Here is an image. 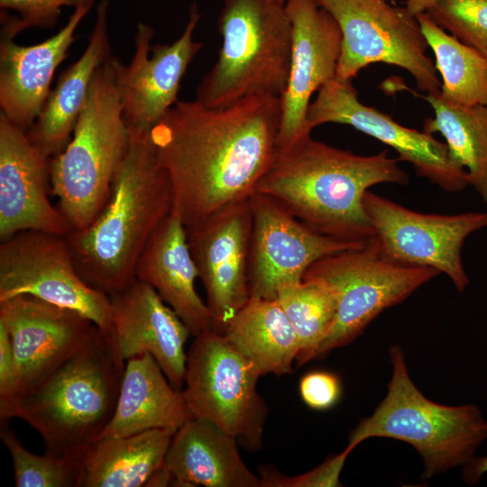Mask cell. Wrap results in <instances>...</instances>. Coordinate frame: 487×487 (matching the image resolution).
<instances>
[{
    "mask_svg": "<svg viewBox=\"0 0 487 487\" xmlns=\"http://www.w3.org/2000/svg\"><path fill=\"white\" fill-rule=\"evenodd\" d=\"M280 119V96L254 95L216 108L179 101L152 127L186 227L249 199L276 158Z\"/></svg>",
    "mask_w": 487,
    "mask_h": 487,
    "instance_id": "obj_1",
    "label": "cell"
},
{
    "mask_svg": "<svg viewBox=\"0 0 487 487\" xmlns=\"http://www.w3.org/2000/svg\"><path fill=\"white\" fill-rule=\"evenodd\" d=\"M384 150L358 155L305 136L278 151L255 191L279 201L324 235L354 243L374 236L363 195L381 183L407 185L408 174Z\"/></svg>",
    "mask_w": 487,
    "mask_h": 487,
    "instance_id": "obj_2",
    "label": "cell"
},
{
    "mask_svg": "<svg viewBox=\"0 0 487 487\" xmlns=\"http://www.w3.org/2000/svg\"><path fill=\"white\" fill-rule=\"evenodd\" d=\"M129 131V147L107 201L89 225L67 235L82 279L108 296L135 280L143 249L172 210L170 180L151 131Z\"/></svg>",
    "mask_w": 487,
    "mask_h": 487,
    "instance_id": "obj_3",
    "label": "cell"
},
{
    "mask_svg": "<svg viewBox=\"0 0 487 487\" xmlns=\"http://www.w3.org/2000/svg\"><path fill=\"white\" fill-rule=\"evenodd\" d=\"M125 360L110 331L88 341L30 391L0 407L41 436L45 454L78 458L102 435L117 404Z\"/></svg>",
    "mask_w": 487,
    "mask_h": 487,
    "instance_id": "obj_4",
    "label": "cell"
},
{
    "mask_svg": "<svg viewBox=\"0 0 487 487\" xmlns=\"http://www.w3.org/2000/svg\"><path fill=\"white\" fill-rule=\"evenodd\" d=\"M115 60L109 56L96 70L70 141L50 160L51 193L72 230L100 213L129 147Z\"/></svg>",
    "mask_w": 487,
    "mask_h": 487,
    "instance_id": "obj_5",
    "label": "cell"
},
{
    "mask_svg": "<svg viewBox=\"0 0 487 487\" xmlns=\"http://www.w3.org/2000/svg\"><path fill=\"white\" fill-rule=\"evenodd\" d=\"M285 1L224 0L218 57L197 88L207 107L254 95L280 96L289 75L291 23Z\"/></svg>",
    "mask_w": 487,
    "mask_h": 487,
    "instance_id": "obj_6",
    "label": "cell"
},
{
    "mask_svg": "<svg viewBox=\"0 0 487 487\" xmlns=\"http://www.w3.org/2000/svg\"><path fill=\"white\" fill-rule=\"evenodd\" d=\"M388 392L372 416L351 432L346 449L371 437L404 441L418 452L423 478L464 465L487 439V419L474 404L446 406L427 399L412 382L399 345L390 349Z\"/></svg>",
    "mask_w": 487,
    "mask_h": 487,
    "instance_id": "obj_7",
    "label": "cell"
},
{
    "mask_svg": "<svg viewBox=\"0 0 487 487\" xmlns=\"http://www.w3.org/2000/svg\"><path fill=\"white\" fill-rule=\"evenodd\" d=\"M438 274L434 268L388 257L374 237L363 246L316 262L304 276L328 284L335 295L337 310L330 331L311 360L352 343L383 310L402 302Z\"/></svg>",
    "mask_w": 487,
    "mask_h": 487,
    "instance_id": "obj_8",
    "label": "cell"
},
{
    "mask_svg": "<svg viewBox=\"0 0 487 487\" xmlns=\"http://www.w3.org/2000/svg\"><path fill=\"white\" fill-rule=\"evenodd\" d=\"M193 337L182 389L192 416L259 449L268 415L257 390L261 374L223 334L210 329Z\"/></svg>",
    "mask_w": 487,
    "mask_h": 487,
    "instance_id": "obj_9",
    "label": "cell"
},
{
    "mask_svg": "<svg viewBox=\"0 0 487 487\" xmlns=\"http://www.w3.org/2000/svg\"><path fill=\"white\" fill-rule=\"evenodd\" d=\"M334 17L342 34L336 78L352 80L372 63L407 70L419 90L440 93L436 66L416 16L389 0H318Z\"/></svg>",
    "mask_w": 487,
    "mask_h": 487,
    "instance_id": "obj_10",
    "label": "cell"
},
{
    "mask_svg": "<svg viewBox=\"0 0 487 487\" xmlns=\"http://www.w3.org/2000/svg\"><path fill=\"white\" fill-rule=\"evenodd\" d=\"M18 295L76 310L110 329V297L82 279L67 235L27 230L1 242L0 301Z\"/></svg>",
    "mask_w": 487,
    "mask_h": 487,
    "instance_id": "obj_11",
    "label": "cell"
},
{
    "mask_svg": "<svg viewBox=\"0 0 487 487\" xmlns=\"http://www.w3.org/2000/svg\"><path fill=\"white\" fill-rule=\"evenodd\" d=\"M363 204L384 254L403 263L434 268L447 275L458 292L466 289L470 280L462 248L470 234L487 227V212L424 214L370 190Z\"/></svg>",
    "mask_w": 487,
    "mask_h": 487,
    "instance_id": "obj_12",
    "label": "cell"
},
{
    "mask_svg": "<svg viewBox=\"0 0 487 487\" xmlns=\"http://www.w3.org/2000/svg\"><path fill=\"white\" fill-rule=\"evenodd\" d=\"M326 123L347 124L395 150L399 161L409 162L416 173L448 193L470 186L466 170L455 163L446 142L424 131L406 127L381 111L364 105L352 80L335 78L317 91L307 113L311 131Z\"/></svg>",
    "mask_w": 487,
    "mask_h": 487,
    "instance_id": "obj_13",
    "label": "cell"
},
{
    "mask_svg": "<svg viewBox=\"0 0 487 487\" xmlns=\"http://www.w3.org/2000/svg\"><path fill=\"white\" fill-rule=\"evenodd\" d=\"M253 230L249 254L250 298L275 299L283 287L302 280L320 259L363 246L319 234L279 201L254 191L249 198Z\"/></svg>",
    "mask_w": 487,
    "mask_h": 487,
    "instance_id": "obj_14",
    "label": "cell"
},
{
    "mask_svg": "<svg viewBox=\"0 0 487 487\" xmlns=\"http://www.w3.org/2000/svg\"><path fill=\"white\" fill-rule=\"evenodd\" d=\"M189 250L206 294L212 328L221 334L250 299L253 215L249 199L187 226Z\"/></svg>",
    "mask_w": 487,
    "mask_h": 487,
    "instance_id": "obj_15",
    "label": "cell"
},
{
    "mask_svg": "<svg viewBox=\"0 0 487 487\" xmlns=\"http://www.w3.org/2000/svg\"><path fill=\"white\" fill-rule=\"evenodd\" d=\"M200 18L197 4H191L185 29L171 44L152 45L153 28L138 23L131 62L124 65L115 60L123 115L129 129L151 131L179 102L181 79L203 47L194 40Z\"/></svg>",
    "mask_w": 487,
    "mask_h": 487,
    "instance_id": "obj_16",
    "label": "cell"
},
{
    "mask_svg": "<svg viewBox=\"0 0 487 487\" xmlns=\"http://www.w3.org/2000/svg\"><path fill=\"white\" fill-rule=\"evenodd\" d=\"M0 323L9 334L14 356L16 391L10 401L50 376L96 327L76 310L31 295L1 300Z\"/></svg>",
    "mask_w": 487,
    "mask_h": 487,
    "instance_id": "obj_17",
    "label": "cell"
},
{
    "mask_svg": "<svg viewBox=\"0 0 487 487\" xmlns=\"http://www.w3.org/2000/svg\"><path fill=\"white\" fill-rule=\"evenodd\" d=\"M291 23L289 69L280 96L278 151L310 135L307 113L312 95L336 77L342 34L318 0H286Z\"/></svg>",
    "mask_w": 487,
    "mask_h": 487,
    "instance_id": "obj_18",
    "label": "cell"
},
{
    "mask_svg": "<svg viewBox=\"0 0 487 487\" xmlns=\"http://www.w3.org/2000/svg\"><path fill=\"white\" fill-rule=\"evenodd\" d=\"M50 160L26 132L0 113V240L37 230L68 235L72 228L49 198Z\"/></svg>",
    "mask_w": 487,
    "mask_h": 487,
    "instance_id": "obj_19",
    "label": "cell"
},
{
    "mask_svg": "<svg viewBox=\"0 0 487 487\" xmlns=\"http://www.w3.org/2000/svg\"><path fill=\"white\" fill-rule=\"evenodd\" d=\"M110 297V329L121 356L151 354L171 385L182 390L189 329L148 284L134 280Z\"/></svg>",
    "mask_w": 487,
    "mask_h": 487,
    "instance_id": "obj_20",
    "label": "cell"
},
{
    "mask_svg": "<svg viewBox=\"0 0 487 487\" xmlns=\"http://www.w3.org/2000/svg\"><path fill=\"white\" fill-rule=\"evenodd\" d=\"M94 0H84L74 8L66 24L55 35L30 46L1 37V113L27 132L41 114L51 92L59 65L76 40L75 32L91 10Z\"/></svg>",
    "mask_w": 487,
    "mask_h": 487,
    "instance_id": "obj_21",
    "label": "cell"
},
{
    "mask_svg": "<svg viewBox=\"0 0 487 487\" xmlns=\"http://www.w3.org/2000/svg\"><path fill=\"white\" fill-rule=\"evenodd\" d=\"M198 270L187 230L172 212L153 233L135 268V279L151 286L189 329L192 336L212 328L206 302L196 290Z\"/></svg>",
    "mask_w": 487,
    "mask_h": 487,
    "instance_id": "obj_22",
    "label": "cell"
},
{
    "mask_svg": "<svg viewBox=\"0 0 487 487\" xmlns=\"http://www.w3.org/2000/svg\"><path fill=\"white\" fill-rule=\"evenodd\" d=\"M237 439L215 424L192 417L174 434L164 467L173 486L262 487L242 459Z\"/></svg>",
    "mask_w": 487,
    "mask_h": 487,
    "instance_id": "obj_23",
    "label": "cell"
},
{
    "mask_svg": "<svg viewBox=\"0 0 487 487\" xmlns=\"http://www.w3.org/2000/svg\"><path fill=\"white\" fill-rule=\"evenodd\" d=\"M107 0L98 3L88 43L79 57L60 76L31 128L32 144L47 159L58 155L71 139L97 68L112 55L108 36Z\"/></svg>",
    "mask_w": 487,
    "mask_h": 487,
    "instance_id": "obj_24",
    "label": "cell"
},
{
    "mask_svg": "<svg viewBox=\"0 0 487 487\" xmlns=\"http://www.w3.org/2000/svg\"><path fill=\"white\" fill-rule=\"evenodd\" d=\"M192 417L182 390L171 385L156 360L147 354L125 361L115 410L100 436L152 429L177 432Z\"/></svg>",
    "mask_w": 487,
    "mask_h": 487,
    "instance_id": "obj_25",
    "label": "cell"
},
{
    "mask_svg": "<svg viewBox=\"0 0 487 487\" xmlns=\"http://www.w3.org/2000/svg\"><path fill=\"white\" fill-rule=\"evenodd\" d=\"M175 433L152 429L98 437L80 457L79 487L146 486L163 465Z\"/></svg>",
    "mask_w": 487,
    "mask_h": 487,
    "instance_id": "obj_26",
    "label": "cell"
},
{
    "mask_svg": "<svg viewBox=\"0 0 487 487\" xmlns=\"http://www.w3.org/2000/svg\"><path fill=\"white\" fill-rule=\"evenodd\" d=\"M223 335L253 363L261 376L292 372L299 352V341L276 299L250 298Z\"/></svg>",
    "mask_w": 487,
    "mask_h": 487,
    "instance_id": "obj_27",
    "label": "cell"
},
{
    "mask_svg": "<svg viewBox=\"0 0 487 487\" xmlns=\"http://www.w3.org/2000/svg\"><path fill=\"white\" fill-rule=\"evenodd\" d=\"M439 94H415L434 110L423 131L445 138L451 160L466 170L470 186L487 204V106H457Z\"/></svg>",
    "mask_w": 487,
    "mask_h": 487,
    "instance_id": "obj_28",
    "label": "cell"
},
{
    "mask_svg": "<svg viewBox=\"0 0 487 487\" xmlns=\"http://www.w3.org/2000/svg\"><path fill=\"white\" fill-rule=\"evenodd\" d=\"M415 16L434 52L440 96L457 106H487V57L448 34L425 12Z\"/></svg>",
    "mask_w": 487,
    "mask_h": 487,
    "instance_id": "obj_29",
    "label": "cell"
},
{
    "mask_svg": "<svg viewBox=\"0 0 487 487\" xmlns=\"http://www.w3.org/2000/svg\"><path fill=\"white\" fill-rule=\"evenodd\" d=\"M275 299L296 332L299 346L296 367H299L311 361L330 331L337 310L335 295L323 280L303 276L301 281L280 289Z\"/></svg>",
    "mask_w": 487,
    "mask_h": 487,
    "instance_id": "obj_30",
    "label": "cell"
},
{
    "mask_svg": "<svg viewBox=\"0 0 487 487\" xmlns=\"http://www.w3.org/2000/svg\"><path fill=\"white\" fill-rule=\"evenodd\" d=\"M0 437L12 459L16 487H79L80 459L30 452L6 421L1 422Z\"/></svg>",
    "mask_w": 487,
    "mask_h": 487,
    "instance_id": "obj_31",
    "label": "cell"
},
{
    "mask_svg": "<svg viewBox=\"0 0 487 487\" xmlns=\"http://www.w3.org/2000/svg\"><path fill=\"white\" fill-rule=\"evenodd\" d=\"M424 12L443 30L487 57V0H433Z\"/></svg>",
    "mask_w": 487,
    "mask_h": 487,
    "instance_id": "obj_32",
    "label": "cell"
},
{
    "mask_svg": "<svg viewBox=\"0 0 487 487\" xmlns=\"http://www.w3.org/2000/svg\"><path fill=\"white\" fill-rule=\"evenodd\" d=\"M84 0H0L1 37L14 39L24 30L52 28L63 7L75 8Z\"/></svg>",
    "mask_w": 487,
    "mask_h": 487,
    "instance_id": "obj_33",
    "label": "cell"
},
{
    "mask_svg": "<svg viewBox=\"0 0 487 487\" xmlns=\"http://www.w3.org/2000/svg\"><path fill=\"white\" fill-rule=\"evenodd\" d=\"M349 453L345 448L318 467L296 476L285 475L271 466H262L259 468L262 487L338 486L339 473Z\"/></svg>",
    "mask_w": 487,
    "mask_h": 487,
    "instance_id": "obj_34",
    "label": "cell"
},
{
    "mask_svg": "<svg viewBox=\"0 0 487 487\" xmlns=\"http://www.w3.org/2000/svg\"><path fill=\"white\" fill-rule=\"evenodd\" d=\"M339 378L331 372L317 371L304 375L299 383L303 401L311 409L326 410L332 408L341 396Z\"/></svg>",
    "mask_w": 487,
    "mask_h": 487,
    "instance_id": "obj_35",
    "label": "cell"
},
{
    "mask_svg": "<svg viewBox=\"0 0 487 487\" xmlns=\"http://www.w3.org/2000/svg\"><path fill=\"white\" fill-rule=\"evenodd\" d=\"M16 391L15 363L9 334L0 323V406L9 402Z\"/></svg>",
    "mask_w": 487,
    "mask_h": 487,
    "instance_id": "obj_36",
    "label": "cell"
},
{
    "mask_svg": "<svg viewBox=\"0 0 487 487\" xmlns=\"http://www.w3.org/2000/svg\"><path fill=\"white\" fill-rule=\"evenodd\" d=\"M487 473V455L473 456L464 465L463 478L467 484H475Z\"/></svg>",
    "mask_w": 487,
    "mask_h": 487,
    "instance_id": "obj_37",
    "label": "cell"
},
{
    "mask_svg": "<svg viewBox=\"0 0 487 487\" xmlns=\"http://www.w3.org/2000/svg\"><path fill=\"white\" fill-rule=\"evenodd\" d=\"M433 0H406V8L412 14H417L424 12Z\"/></svg>",
    "mask_w": 487,
    "mask_h": 487,
    "instance_id": "obj_38",
    "label": "cell"
},
{
    "mask_svg": "<svg viewBox=\"0 0 487 487\" xmlns=\"http://www.w3.org/2000/svg\"><path fill=\"white\" fill-rule=\"evenodd\" d=\"M282 1H285V2H286V0H282Z\"/></svg>",
    "mask_w": 487,
    "mask_h": 487,
    "instance_id": "obj_39",
    "label": "cell"
}]
</instances>
